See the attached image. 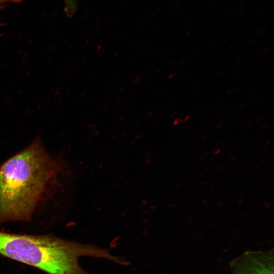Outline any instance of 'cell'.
Here are the masks:
<instances>
[{
  "mask_svg": "<svg viewBox=\"0 0 274 274\" xmlns=\"http://www.w3.org/2000/svg\"><path fill=\"white\" fill-rule=\"evenodd\" d=\"M60 165L36 140L0 166V225L31 221Z\"/></svg>",
  "mask_w": 274,
  "mask_h": 274,
  "instance_id": "6da1fadb",
  "label": "cell"
},
{
  "mask_svg": "<svg viewBox=\"0 0 274 274\" xmlns=\"http://www.w3.org/2000/svg\"><path fill=\"white\" fill-rule=\"evenodd\" d=\"M0 255L32 266L47 274H91L78 259L82 256L113 261L108 250L51 234H20L0 231Z\"/></svg>",
  "mask_w": 274,
  "mask_h": 274,
  "instance_id": "7a4b0ae2",
  "label": "cell"
},
{
  "mask_svg": "<svg viewBox=\"0 0 274 274\" xmlns=\"http://www.w3.org/2000/svg\"><path fill=\"white\" fill-rule=\"evenodd\" d=\"M272 249L247 251L229 263L230 274H274Z\"/></svg>",
  "mask_w": 274,
  "mask_h": 274,
  "instance_id": "3957f363",
  "label": "cell"
},
{
  "mask_svg": "<svg viewBox=\"0 0 274 274\" xmlns=\"http://www.w3.org/2000/svg\"><path fill=\"white\" fill-rule=\"evenodd\" d=\"M64 4V11L68 16H72L76 8L75 0H62Z\"/></svg>",
  "mask_w": 274,
  "mask_h": 274,
  "instance_id": "277c9868",
  "label": "cell"
},
{
  "mask_svg": "<svg viewBox=\"0 0 274 274\" xmlns=\"http://www.w3.org/2000/svg\"><path fill=\"white\" fill-rule=\"evenodd\" d=\"M21 2V0H0V12L12 5L18 4Z\"/></svg>",
  "mask_w": 274,
  "mask_h": 274,
  "instance_id": "5b68a950",
  "label": "cell"
}]
</instances>
